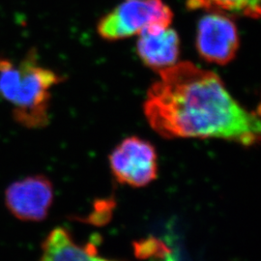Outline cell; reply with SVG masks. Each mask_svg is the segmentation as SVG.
<instances>
[{"label":"cell","instance_id":"11","mask_svg":"<svg viewBox=\"0 0 261 261\" xmlns=\"http://www.w3.org/2000/svg\"><path fill=\"white\" fill-rule=\"evenodd\" d=\"M114 203L112 199L98 200L94 206V211L88 217V222L96 225H103L112 218V208Z\"/></svg>","mask_w":261,"mask_h":261},{"label":"cell","instance_id":"8","mask_svg":"<svg viewBox=\"0 0 261 261\" xmlns=\"http://www.w3.org/2000/svg\"><path fill=\"white\" fill-rule=\"evenodd\" d=\"M96 254L95 243L81 246L67 229L56 227L43 242L41 261H92Z\"/></svg>","mask_w":261,"mask_h":261},{"label":"cell","instance_id":"9","mask_svg":"<svg viewBox=\"0 0 261 261\" xmlns=\"http://www.w3.org/2000/svg\"><path fill=\"white\" fill-rule=\"evenodd\" d=\"M191 10L229 13L252 19L261 18V0H187Z\"/></svg>","mask_w":261,"mask_h":261},{"label":"cell","instance_id":"7","mask_svg":"<svg viewBox=\"0 0 261 261\" xmlns=\"http://www.w3.org/2000/svg\"><path fill=\"white\" fill-rule=\"evenodd\" d=\"M137 49L145 65L160 72L177 63L180 39L170 27L146 29L140 34Z\"/></svg>","mask_w":261,"mask_h":261},{"label":"cell","instance_id":"2","mask_svg":"<svg viewBox=\"0 0 261 261\" xmlns=\"http://www.w3.org/2000/svg\"><path fill=\"white\" fill-rule=\"evenodd\" d=\"M19 76L9 103L15 120L25 128H43L49 121L50 89L60 82L54 71L40 66L34 55L19 65Z\"/></svg>","mask_w":261,"mask_h":261},{"label":"cell","instance_id":"3","mask_svg":"<svg viewBox=\"0 0 261 261\" xmlns=\"http://www.w3.org/2000/svg\"><path fill=\"white\" fill-rule=\"evenodd\" d=\"M172 19V11L162 0H125L100 19L97 31L107 41H117L146 29L168 28Z\"/></svg>","mask_w":261,"mask_h":261},{"label":"cell","instance_id":"4","mask_svg":"<svg viewBox=\"0 0 261 261\" xmlns=\"http://www.w3.org/2000/svg\"><path fill=\"white\" fill-rule=\"evenodd\" d=\"M110 165L116 180L135 188L146 186L157 178L158 155L147 140L130 137L110 155Z\"/></svg>","mask_w":261,"mask_h":261},{"label":"cell","instance_id":"5","mask_svg":"<svg viewBox=\"0 0 261 261\" xmlns=\"http://www.w3.org/2000/svg\"><path fill=\"white\" fill-rule=\"evenodd\" d=\"M196 48L198 55L210 63H229L239 48V35L235 23L219 12L203 16L197 25Z\"/></svg>","mask_w":261,"mask_h":261},{"label":"cell","instance_id":"6","mask_svg":"<svg viewBox=\"0 0 261 261\" xmlns=\"http://www.w3.org/2000/svg\"><path fill=\"white\" fill-rule=\"evenodd\" d=\"M54 187L45 175H33L12 183L5 191V204L17 219L41 222L48 215Z\"/></svg>","mask_w":261,"mask_h":261},{"label":"cell","instance_id":"12","mask_svg":"<svg viewBox=\"0 0 261 261\" xmlns=\"http://www.w3.org/2000/svg\"><path fill=\"white\" fill-rule=\"evenodd\" d=\"M92 261H119V260H113V259H107V258H103V257H100L98 256V254H96L95 256H93Z\"/></svg>","mask_w":261,"mask_h":261},{"label":"cell","instance_id":"1","mask_svg":"<svg viewBox=\"0 0 261 261\" xmlns=\"http://www.w3.org/2000/svg\"><path fill=\"white\" fill-rule=\"evenodd\" d=\"M159 74L147 94L144 114L160 136L221 139L245 146L261 142V108H244L213 72L177 62Z\"/></svg>","mask_w":261,"mask_h":261},{"label":"cell","instance_id":"10","mask_svg":"<svg viewBox=\"0 0 261 261\" xmlns=\"http://www.w3.org/2000/svg\"><path fill=\"white\" fill-rule=\"evenodd\" d=\"M133 246L136 256L140 259L162 260L168 252H170L167 245L155 237L141 239L134 243Z\"/></svg>","mask_w":261,"mask_h":261}]
</instances>
